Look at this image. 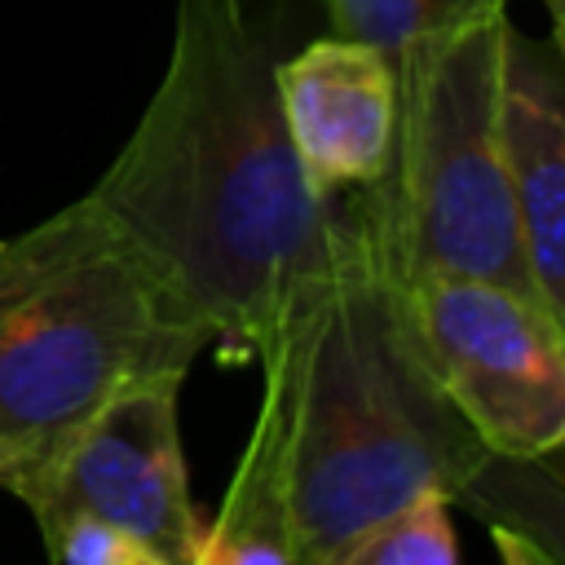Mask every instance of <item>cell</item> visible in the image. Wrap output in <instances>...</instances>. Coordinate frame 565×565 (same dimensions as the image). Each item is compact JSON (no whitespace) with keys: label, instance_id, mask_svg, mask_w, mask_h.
I'll return each mask as SVG.
<instances>
[{"label":"cell","instance_id":"cell-9","mask_svg":"<svg viewBox=\"0 0 565 565\" xmlns=\"http://www.w3.org/2000/svg\"><path fill=\"white\" fill-rule=\"evenodd\" d=\"M265 393L243 446V459L230 477L216 521L203 530L194 565H300L291 494H287V353L278 340L260 353Z\"/></svg>","mask_w":565,"mask_h":565},{"label":"cell","instance_id":"cell-6","mask_svg":"<svg viewBox=\"0 0 565 565\" xmlns=\"http://www.w3.org/2000/svg\"><path fill=\"white\" fill-rule=\"evenodd\" d=\"M181 380L146 375L119 388L44 468L9 490L44 539L71 516H97L146 539L172 565H194L203 521L181 450Z\"/></svg>","mask_w":565,"mask_h":565},{"label":"cell","instance_id":"cell-11","mask_svg":"<svg viewBox=\"0 0 565 565\" xmlns=\"http://www.w3.org/2000/svg\"><path fill=\"white\" fill-rule=\"evenodd\" d=\"M331 35L362 40L380 49L393 71L419 44L441 40L477 18L508 9V0H322Z\"/></svg>","mask_w":565,"mask_h":565},{"label":"cell","instance_id":"cell-16","mask_svg":"<svg viewBox=\"0 0 565 565\" xmlns=\"http://www.w3.org/2000/svg\"><path fill=\"white\" fill-rule=\"evenodd\" d=\"M539 463H543V468H547L552 477H561V481H565V441H561V446H556L552 455H543Z\"/></svg>","mask_w":565,"mask_h":565},{"label":"cell","instance_id":"cell-10","mask_svg":"<svg viewBox=\"0 0 565 565\" xmlns=\"http://www.w3.org/2000/svg\"><path fill=\"white\" fill-rule=\"evenodd\" d=\"M481 525L499 521L543 547L556 565H565V481L552 477L539 459H503L486 455L455 494Z\"/></svg>","mask_w":565,"mask_h":565},{"label":"cell","instance_id":"cell-3","mask_svg":"<svg viewBox=\"0 0 565 565\" xmlns=\"http://www.w3.org/2000/svg\"><path fill=\"white\" fill-rule=\"evenodd\" d=\"M212 331L154 256L93 199L0 238V450L9 490L119 388L185 375Z\"/></svg>","mask_w":565,"mask_h":565},{"label":"cell","instance_id":"cell-5","mask_svg":"<svg viewBox=\"0 0 565 565\" xmlns=\"http://www.w3.org/2000/svg\"><path fill=\"white\" fill-rule=\"evenodd\" d=\"M402 291L441 393L486 455H552L565 441V331L543 300L463 274Z\"/></svg>","mask_w":565,"mask_h":565},{"label":"cell","instance_id":"cell-14","mask_svg":"<svg viewBox=\"0 0 565 565\" xmlns=\"http://www.w3.org/2000/svg\"><path fill=\"white\" fill-rule=\"evenodd\" d=\"M486 530H490V543H494V552H499V565H556L543 547H534L525 534H516V530H508V525H499V521H486Z\"/></svg>","mask_w":565,"mask_h":565},{"label":"cell","instance_id":"cell-1","mask_svg":"<svg viewBox=\"0 0 565 565\" xmlns=\"http://www.w3.org/2000/svg\"><path fill=\"white\" fill-rule=\"evenodd\" d=\"M88 194L154 256L221 362L269 349L344 221L300 177L243 0H177L168 66Z\"/></svg>","mask_w":565,"mask_h":565},{"label":"cell","instance_id":"cell-12","mask_svg":"<svg viewBox=\"0 0 565 565\" xmlns=\"http://www.w3.org/2000/svg\"><path fill=\"white\" fill-rule=\"evenodd\" d=\"M450 508H455V499L424 494L419 503L402 508L384 525L353 539L327 565H459Z\"/></svg>","mask_w":565,"mask_h":565},{"label":"cell","instance_id":"cell-15","mask_svg":"<svg viewBox=\"0 0 565 565\" xmlns=\"http://www.w3.org/2000/svg\"><path fill=\"white\" fill-rule=\"evenodd\" d=\"M543 4V13H547V40H552V49H556V57H561V66H565V0H539Z\"/></svg>","mask_w":565,"mask_h":565},{"label":"cell","instance_id":"cell-7","mask_svg":"<svg viewBox=\"0 0 565 565\" xmlns=\"http://www.w3.org/2000/svg\"><path fill=\"white\" fill-rule=\"evenodd\" d=\"M274 88L300 177L318 203L344 190H380L397 146V71L349 35L309 40L274 62Z\"/></svg>","mask_w":565,"mask_h":565},{"label":"cell","instance_id":"cell-8","mask_svg":"<svg viewBox=\"0 0 565 565\" xmlns=\"http://www.w3.org/2000/svg\"><path fill=\"white\" fill-rule=\"evenodd\" d=\"M499 137L534 291L565 331V66L512 18L499 31Z\"/></svg>","mask_w":565,"mask_h":565},{"label":"cell","instance_id":"cell-13","mask_svg":"<svg viewBox=\"0 0 565 565\" xmlns=\"http://www.w3.org/2000/svg\"><path fill=\"white\" fill-rule=\"evenodd\" d=\"M49 556L57 565H172L159 547H150L146 539L97 521V516H71L62 521L49 539H44Z\"/></svg>","mask_w":565,"mask_h":565},{"label":"cell","instance_id":"cell-4","mask_svg":"<svg viewBox=\"0 0 565 565\" xmlns=\"http://www.w3.org/2000/svg\"><path fill=\"white\" fill-rule=\"evenodd\" d=\"M508 9L477 18L397 62V146L366 190L393 278L463 274L534 296L499 137V31Z\"/></svg>","mask_w":565,"mask_h":565},{"label":"cell","instance_id":"cell-17","mask_svg":"<svg viewBox=\"0 0 565 565\" xmlns=\"http://www.w3.org/2000/svg\"><path fill=\"white\" fill-rule=\"evenodd\" d=\"M9 481H13V463H9V455L0 450V486L9 490Z\"/></svg>","mask_w":565,"mask_h":565},{"label":"cell","instance_id":"cell-2","mask_svg":"<svg viewBox=\"0 0 565 565\" xmlns=\"http://www.w3.org/2000/svg\"><path fill=\"white\" fill-rule=\"evenodd\" d=\"M287 494L300 565H327L353 539L424 494L455 499L486 459L441 393L371 203L344 212L331 256L282 309Z\"/></svg>","mask_w":565,"mask_h":565}]
</instances>
